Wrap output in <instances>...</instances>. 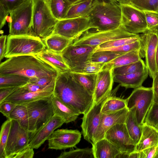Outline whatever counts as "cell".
<instances>
[{
    "instance_id": "6da1fadb",
    "label": "cell",
    "mask_w": 158,
    "mask_h": 158,
    "mask_svg": "<svg viewBox=\"0 0 158 158\" xmlns=\"http://www.w3.org/2000/svg\"><path fill=\"white\" fill-rule=\"evenodd\" d=\"M53 94L62 102L80 114H84L94 101L93 96L68 71L58 72Z\"/></svg>"
},
{
    "instance_id": "7a4b0ae2",
    "label": "cell",
    "mask_w": 158,
    "mask_h": 158,
    "mask_svg": "<svg viewBox=\"0 0 158 158\" xmlns=\"http://www.w3.org/2000/svg\"><path fill=\"white\" fill-rule=\"evenodd\" d=\"M58 73L54 67L35 55L11 57L0 64V75L16 74L31 78L56 77Z\"/></svg>"
},
{
    "instance_id": "3957f363",
    "label": "cell",
    "mask_w": 158,
    "mask_h": 158,
    "mask_svg": "<svg viewBox=\"0 0 158 158\" xmlns=\"http://www.w3.org/2000/svg\"><path fill=\"white\" fill-rule=\"evenodd\" d=\"M88 17L91 29L97 31L114 30L122 25L120 4L109 0H94Z\"/></svg>"
},
{
    "instance_id": "277c9868",
    "label": "cell",
    "mask_w": 158,
    "mask_h": 158,
    "mask_svg": "<svg viewBox=\"0 0 158 158\" xmlns=\"http://www.w3.org/2000/svg\"><path fill=\"white\" fill-rule=\"evenodd\" d=\"M32 35L43 41L53 32L58 20L53 15L49 0H32Z\"/></svg>"
},
{
    "instance_id": "5b68a950",
    "label": "cell",
    "mask_w": 158,
    "mask_h": 158,
    "mask_svg": "<svg viewBox=\"0 0 158 158\" xmlns=\"http://www.w3.org/2000/svg\"><path fill=\"white\" fill-rule=\"evenodd\" d=\"M43 41L40 38L29 35L7 36L5 57L28 55H36L46 48Z\"/></svg>"
},
{
    "instance_id": "8992f818",
    "label": "cell",
    "mask_w": 158,
    "mask_h": 158,
    "mask_svg": "<svg viewBox=\"0 0 158 158\" xmlns=\"http://www.w3.org/2000/svg\"><path fill=\"white\" fill-rule=\"evenodd\" d=\"M51 98L36 100L24 105L26 106L28 112V131L30 133L38 130L55 114Z\"/></svg>"
},
{
    "instance_id": "52a82bcc",
    "label": "cell",
    "mask_w": 158,
    "mask_h": 158,
    "mask_svg": "<svg viewBox=\"0 0 158 158\" xmlns=\"http://www.w3.org/2000/svg\"><path fill=\"white\" fill-rule=\"evenodd\" d=\"M152 87L141 86L135 89L126 99L127 106L133 111L138 124L142 125L146 116L153 102Z\"/></svg>"
},
{
    "instance_id": "ba28073f",
    "label": "cell",
    "mask_w": 158,
    "mask_h": 158,
    "mask_svg": "<svg viewBox=\"0 0 158 158\" xmlns=\"http://www.w3.org/2000/svg\"><path fill=\"white\" fill-rule=\"evenodd\" d=\"M9 34L32 35V0H27L10 13Z\"/></svg>"
},
{
    "instance_id": "9c48e42d",
    "label": "cell",
    "mask_w": 158,
    "mask_h": 158,
    "mask_svg": "<svg viewBox=\"0 0 158 158\" xmlns=\"http://www.w3.org/2000/svg\"><path fill=\"white\" fill-rule=\"evenodd\" d=\"M139 35L127 31L122 25L119 27L110 30L93 32L87 31L81 37L74 40L73 44L76 45L97 46L112 40Z\"/></svg>"
},
{
    "instance_id": "30bf717a",
    "label": "cell",
    "mask_w": 158,
    "mask_h": 158,
    "mask_svg": "<svg viewBox=\"0 0 158 158\" xmlns=\"http://www.w3.org/2000/svg\"><path fill=\"white\" fill-rule=\"evenodd\" d=\"M122 14V25L130 33L138 34L147 30L144 11L130 3H119Z\"/></svg>"
},
{
    "instance_id": "8fae6325",
    "label": "cell",
    "mask_w": 158,
    "mask_h": 158,
    "mask_svg": "<svg viewBox=\"0 0 158 158\" xmlns=\"http://www.w3.org/2000/svg\"><path fill=\"white\" fill-rule=\"evenodd\" d=\"M73 42L61 53L70 71L77 72L86 62L90 61V57L96 46L76 45L73 44Z\"/></svg>"
},
{
    "instance_id": "7c38bea8",
    "label": "cell",
    "mask_w": 158,
    "mask_h": 158,
    "mask_svg": "<svg viewBox=\"0 0 158 158\" xmlns=\"http://www.w3.org/2000/svg\"><path fill=\"white\" fill-rule=\"evenodd\" d=\"M90 29L89 17L64 19L58 21L52 34L74 40Z\"/></svg>"
},
{
    "instance_id": "4fadbf2b",
    "label": "cell",
    "mask_w": 158,
    "mask_h": 158,
    "mask_svg": "<svg viewBox=\"0 0 158 158\" xmlns=\"http://www.w3.org/2000/svg\"><path fill=\"white\" fill-rule=\"evenodd\" d=\"M30 133L16 120H12L5 149V158H13L19 152L29 146Z\"/></svg>"
},
{
    "instance_id": "5bb4252c",
    "label": "cell",
    "mask_w": 158,
    "mask_h": 158,
    "mask_svg": "<svg viewBox=\"0 0 158 158\" xmlns=\"http://www.w3.org/2000/svg\"><path fill=\"white\" fill-rule=\"evenodd\" d=\"M104 138L121 152L129 154L135 151L136 145L130 136L125 123L113 126L106 132Z\"/></svg>"
},
{
    "instance_id": "9a60e30c",
    "label": "cell",
    "mask_w": 158,
    "mask_h": 158,
    "mask_svg": "<svg viewBox=\"0 0 158 158\" xmlns=\"http://www.w3.org/2000/svg\"><path fill=\"white\" fill-rule=\"evenodd\" d=\"M109 95L98 103L93 102L90 108L83 114L82 118L81 133L84 139L92 145L95 143V135L102 114L101 112L102 105Z\"/></svg>"
},
{
    "instance_id": "2e32d148",
    "label": "cell",
    "mask_w": 158,
    "mask_h": 158,
    "mask_svg": "<svg viewBox=\"0 0 158 158\" xmlns=\"http://www.w3.org/2000/svg\"><path fill=\"white\" fill-rule=\"evenodd\" d=\"M56 78H54L44 89L38 92H31L22 86L18 87L4 101L17 104L24 105L36 100L51 97L53 94Z\"/></svg>"
},
{
    "instance_id": "e0dca14e",
    "label": "cell",
    "mask_w": 158,
    "mask_h": 158,
    "mask_svg": "<svg viewBox=\"0 0 158 158\" xmlns=\"http://www.w3.org/2000/svg\"><path fill=\"white\" fill-rule=\"evenodd\" d=\"M81 135L77 130L54 131L48 139V149L62 150L75 147L80 141Z\"/></svg>"
},
{
    "instance_id": "ac0fdd59",
    "label": "cell",
    "mask_w": 158,
    "mask_h": 158,
    "mask_svg": "<svg viewBox=\"0 0 158 158\" xmlns=\"http://www.w3.org/2000/svg\"><path fill=\"white\" fill-rule=\"evenodd\" d=\"M141 36L143 45L145 64L149 75L153 79L157 72L155 56L158 44V29H147Z\"/></svg>"
},
{
    "instance_id": "d6986e66",
    "label": "cell",
    "mask_w": 158,
    "mask_h": 158,
    "mask_svg": "<svg viewBox=\"0 0 158 158\" xmlns=\"http://www.w3.org/2000/svg\"><path fill=\"white\" fill-rule=\"evenodd\" d=\"M65 123L64 120L55 114L43 127L36 132L30 133L29 147L37 149L47 140L53 132Z\"/></svg>"
},
{
    "instance_id": "ffe728a7",
    "label": "cell",
    "mask_w": 158,
    "mask_h": 158,
    "mask_svg": "<svg viewBox=\"0 0 158 158\" xmlns=\"http://www.w3.org/2000/svg\"><path fill=\"white\" fill-rule=\"evenodd\" d=\"M113 69H102L97 73L94 101L100 102L110 94L114 81Z\"/></svg>"
},
{
    "instance_id": "44dd1931",
    "label": "cell",
    "mask_w": 158,
    "mask_h": 158,
    "mask_svg": "<svg viewBox=\"0 0 158 158\" xmlns=\"http://www.w3.org/2000/svg\"><path fill=\"white\" fill-rule=\"evenodd\" d=\"M129 111L128 109L126 107L114 113L102 114L95 135L94 143L104 138L106 132L113 126L125 123Z\"/></svg>"
},
{
    "instance_id": "7402d4cb",
    "label": "cell",
    "mask_w": 158,
    "mask_h": 158,
    "mask_svg": "<svg viewBox=\"0 0 158 158\" xmlns=\"http://www.w3.org/2000/svg\"><path fill=\"white\" fill-rule=\"evenodd\" d=\"M158 146V130L143 123L142 125V134L135 151L140 152L152 147Z\"/></svg>"
},
{
    "instance_id": "603a6c76",
    "label": "cell",
    "mask_w": 158,
    "mask_h": 158,
    "mask_svg": "<svg viewBox=\"0 0 158 158\" xmlns=\"http://www.w3.org/2000/svg\"><path fill=\"white\" fill-rule=\"evenodd\" d=\"M148 75L147 69L127 75H114V81L126 89H135L141 86Z\"/></svg>"
},
{
    "instance_id": "cb8c5ba5",
    "label": "cell",
    "mask_w": 158,
    "mask_h": 158,
    "mask_svg": "<svg viewBox=\"0 0 158 158\" xmlns=\"http://www.w3.org/2000/svg\"><path fill=\"white\" fill-rule=\"evenodd\" d=\"M94 158H118L121 152L117 148L105 138L92 145Z\"/></svg>"
},
{
    "instance_id": "d4e9b609",
    "label": "cell",
    "mask_w": 158,
    "mask_h": 158,
    "mask_svg": "<svg viewBox=\"0 0 158 158\" xmlns=\"http://www.w3.org/2000/svg\"><path fill=\"white\" fill-rule=\"evenodd\" d=\"M51 101L55 114L63 119L65 123H68L75 121L80 114L54 94L52 97Z\"/></svg>"
},
{
    "instance_id": "484cf974",
    "label": "cell",
    "mask_w": 158,
    "mask_h": 158,
    "mask_svg": "<svg viewBox=\"0 0 158 158\" xmlns=\"http://www.w3.org/2000/svg\"><path fill=\"white\" fill-rule=\"evenodd\" d=\"M145 57L143 51L135 50L123 54L105 64L102 69H114L137 62Z\"/></svg>"
},
{
    "instance_id": "4316f807",
    "label": "cell",
    "mask_w": 158,
    "mask_h": 158,
    "mask_svg": "<svg viewBox=\"0 0 158 158\" xmlns=\"http://www.w3.org/2000/svg\"><path fill=\"white\" fill-rule=\"evenodd\" d=\"M35 55L51 64L58 72L70 71L65 63L61 53L54 52L45 48L40 53Z\"/></svg>"
},
{
    "instance_id": "83f0119b",
    "label": "cell",
    "mask_w": 158,
    "mask_h": 158,
    "mask_svg": "<svg viewBox=\"0 0 158 158\" xmlns=\"http://www.w3.org/2000/svg\"><path fill=\"white\" fill-rule=\"evenodd\" d=\"M119 85H120L112 91L103 103L101 109L102 114L113 113L127 107L126 99H123L115 96Z\"/></svg>"
},
{
    "instance_id": "f1b7e54d",
    "label": "cell",
    "mask_w": 158,
    "mask_h": 158,
    "mask_svg": "<svg viewBox=\"0 0 158 158\" xmlns=\"http://www.w3.org/2000/svg\"><path fill=\"white\" fill-rule=\"evenodd\" d=\"M94 0H83L72 4L64 19L88 17Z\"/></svg>"
},
{
    "instance_id": "f546056e",
    "label": "cell",
    "mask_w": 158,
    "mask_h": 158,
    "mask_svg": "<svg viewBox=\"0 0 158 158\" xmlns=\"http://www.w3.org/2000/svg\"><path fill=\"white\" fill-rule=\"evenodd\" d=\"M74 40L56 34H52L43 40L47 49L61 53Z\"/></svg>"
},
{
    "instance_id": "4dcf8cb0",
    "label": "cell",
    "mask_w": 158,
    "mask_h": 158,
    "mask_svg": "<svg viewBox=\"0 0 158 158\" xmlns=\"http://www.w3.org/2000/svg\"><path fill=\"white\" fill-rule=\"evenodd\" d=\"M30 78L16 74L0 75V88L19 87L29 82Z\"/></svg>"
},
{
    "instance_id": "1f68e13d",
    "label": "cell",
    "mask_w": 158,
    "mask_h": 158,
    "mask_svg": "<svg viewBox=\"0 0 158 158\" xmlns=\"http://www.w3.org/2000/svg\"><path fill=\"white\" fill-rule=\"evenodd\" d=\"M49 3L53 15L58 20L65 19L72 4L68 0H49Z\"/></svg>"
},
{
    "instance_id": "d6a6232c",
    "label": "cell",
    "mask_w": 158,
    "mask_h": 158,
    "mask_svg": "<svg viewBox=\"0 0 158 158\" xmlns=\"http://www.w3.org/2000/svg\"><path fill=\"white\" fill-rule=\"evenodd\" d=\"M125 123L129 135L136 145L142 134V125L137 123L134 113L129 110Z\"/></svg>"
},
{
    "instance_id": "836d02e7",
    "label": "cell",
    "mask_w": 158,
    "mask_h": 158,
    "mask_svg": "<svg viewBox=\"0 0 158 158\" xmlns=\"http://www.w3.org/2000/svg\"><path fill=\"white\" fill-rule=\"evenodd\" d=\"M7 118L16 121L23 128L28 131V117L25 105L17 104Z\"/></svg>"
},
{
    "instance_id": "e575fe53",
    "label": "cell",
    "mask_w": 158,
    "mask_h": 158,
    "mask_svg": "<svg viewBox=\"0 0 158 158\" xmlns=\"http://www.w3.org/2000/svg\"><path fill=\"white\" fill-rule=\"evenodd\" d=\"M146 69L144 61L141 59L137 62L114 68L113 73L114 75H123L142 71Z\"/></svg>"
},
{
    "instance_id": "d590c367",
    "label": "cell",
    "mask_w": 158,
    "mask_h": 158,
    "mask_svg": "<svg viewBox=\"0 0 158 158\" xmlns=\"http://www.w3.org/2000/svg\"><path fill=\"white\" fill-rule=\"evenodd\" d=\"M72 73L78 81L93 96L97 73Z\"/></svg>"
},
{
    "instance_id": "8d00e7d4",
    "label": "cell",
    "mask_w": 158,
    "mask_h": 158,
    "mask_svg": "<svg viewBox=\"0 0 158 158\" xmlns=\"http://www.w3.org/2000/svg\"><path fill=\"white\" fill-rule=\"evenodd\" d=\"M58 158H94L92 148L71 149L62 152Z\"/></svg>"
},
{
    "instance_id": "74e56055",
    "label": "cell",
    "mask_w": 158,
    "mask_h": 158,
    "mask_svg": "<svg viewBox=\"0 0 158 158\" xmlns=\"http://www.w3.org/2000/svg\"><path fill=\"white\" fill-rule=\"evenodd\" d=\"M141 35L136 37L121 38L110 41L96 46L94 52L104 48L117 47L130 44L141 40Z\"/></svg>"
},
{
    "instance_id": "f35d334b",
    "label": "cell",
    "mask_w": 158,
    "mask_h": 158,
    "mask_svg": "<svg viewBox=\"0 0 158 158\" xmlns=\"http://www.w3.org/2000/svg\"><path fill=\"white\" fill-rule=\"evenodd\" d=\"M124 54L106 50L98 51L92 54L90 61L106 63Z\"/></svg>"
},
{
    "instance_id": "ab89813d",
    "label": "cell",
    "mask_w": 158,
    "mask_h": 158,
    "mask_svg": "<svg viewBox=\"0 0 158 158\" xmlns=\"http://www.w3.org/2000/svg\"><path fill=\"white\" fill-rule=\"evenodd\" d=\"M12 120L9 119L2 125L0 135V158H5V149L8 139Z\"/></svg>"
},
{
    "instance_id": "60d3db41",
    "label": "cell",
    "mask_w": 158,
    "mask_h": 158,
    "mask_svg": "<svg viewBox=\"0 0 158 158\" xmlns=\"http://www.w3.org/2000/svg\"><path fill=\"white\" fill-rule=\"evenodd\" d=\"M104 50L109 51L123 53H125L135 50L144 51L142 39L141 40H137L130 44L117 47L104 48L99 51Z\"/></svg>"
},
{
    "instance_id": "b9f144b4",
    "label": "cell",
    "mask_w": 158,
    "mask_h": 158,
    "mask_svg": "<svg viewBox=\"0 0 158 158\" xmlns=\"http://www.w3.org/2000/svg\"><path fill=\"white\" fill-rule=\"evenodd\" d=\"M129 3L143 11L158 13V0H131Z\"/></svg>"
},
{
    "instance_id": "7bdbcfd3",
    "label": "cell",
    "mask_w": 158,
    "mask_h": 158,
    "mask_svg": "<svg viewBox=\"0 0 158 158\" xmlns=\"http://www.w3.org/2000/svg\"><path fill=\"white\" fill-rule=\"evenodd\" d=\"M143 123L158 130V104L153 102L146 116Z\"/></svg>"
},
{
    "instance_id": "ee69618b",
    "label": "cell",
    "mask_w": 158,
    "mask_h": 158,
    "mask_svg": "<svg viewBox=\"0 0 158 158\" xmlns=\"http://www.w3.org/2000/svg\"><path fill=\"white\" fill-rule=\"evenodd\" d=\"M105 63L89 61L77 72L87 73H97L102 69Z\"/></svg>"
},
{
    "instance_id": "f6af8a7d",
    "label": "cell",
    "mask_w": 158,
    "mask_h": 158,
    "mask_svg": "<svg viewBox=\"0 0 158 158\" xmlns=\"http://www.w3.org/2000/svg\"><path fill=\"white\" fill-rule=\"evenodd\" d=\"M148 30L158 29V13L144 11Z\"/></svg>"
},
{
    "instance_id": "bcb514c9",
    "label": "cell",
    "mask_w": 158,
    "mask_h": 158,
    "mask_svg": "<svg viewBox=\"0 0 158 158\" xmlns=\"http://www.w3.org/2000/svg\"><path fill=\"white\" fill-rule=\"evenodd\" d=\"M26 0H0V4L10 13L18 8Z\"/></svg>"
},
{
    "instance_id": "7dc6e473",
    "label": "cell",
    "mask_w": 158,
    "mask_h": 158,
    "mask_svg": "<svg viewBox=\"0 0 158 158\" xmlns=\"http://www.w3.org/2000/svg\"><path fill=\"white\" fill-rule=\"evenodd\" d=\"M16 105L10 102L4 101L0 103V111L7 118Z\"/></svg>"
},
{
    "instance_id": "c3c4849f",
    "label": "cell",
    "mask_w": 158,
    "mask_h": 158,
    "mask_svg": "<svg viewBox=\"0 0 158 158\" xmlns=\"http://www.w3.org/2000/svg\"><path fill=\"white\" fill-rule=\"evenodd\" d=\"M55 77H56L53 76H44L37 78H30L29 82L45 87L49 85Z\"/></svg>"
},
{
    "instance_id": "681fc988",
    "label": "cell",
    "mask_w": 158,
    "mask_h": 158,
    "mask_svg": "<svg viewBox=\"0 0 158 158\" xmlns=\"http://www.w3.org/2000/svg\"><path fill=\"white\" fill-rule=\"evenodd\" d=\"M158 149V146L145 149L140 152V158H154Z\"/></svg>"
},
{
    "instance_id": "f907efd6",
    "label": "cell",
    "mask_w": 158,
    "mask_h": 158,
    "mask_svg": "<svg viewBox=\"0 0 158 158\" xmlns=\"http://www.w3.org/2000/svg\"><path fill=\"white\" fill-rule=\"evenodd\" d=\"M33 149L28 146L15 154L13 158H32L34 154Z\"/></svg>"
},
{
    "instance_id": "816d5d0a",
    "label": "cell",
    "mask_w": 158,
    "mask_h": 158,
    "mask_svg": "<svg viewBox=\"0 0 158 158\" xmlns=\"http://www.w3.org/2000/svg\"><path fill=\"white\" fill-rule=\"evenodd\" d=\"M18 87H13L0 88V103L3 102Z\"/></svg>"
},
{
    "instance_id": "f5cc1de1",
    "label": "cell",
    "mask_w": 158,
    "mask_h": 158,
    "mask_svg": "<svg viewBox=\"0 0 158 158\" xmlns=\"http://www.w3.org/2000/svg\"><path fill=\"white\" fill-rule=\"evenodd\" d=\"M152 87L153 90V102L158 104V72H157L154 78L152 79Z\"/></svg>"
},
{
    "instance_id": "db71d44e",
    "label": "cell",
    "mask_w": 158,
    "mask_h": 158,
    "mask_svg": "<svg viewBox=\"0 0 158 158\" xmlns=\"http://www.w3.org/2000/svg\"><path fill=\"white\" fill-rule=\"evenodd\" d=\"M7 36L2 35L0 37V61L5 57L6 48Z\"/></svg>"
},
{
    "instance_id": "11a10c76",
    "label": "cell",
    "mask_w": 158,
    "mask_h": 158,
    "mask_svg": "<svg viewBox=\"0 0 158 158\" xmlns=\"http://www.w3.org/2000/svg\"><path fill=\"white\" fill-rule=\"evenodd\" d=\"M10 12L0 4V28L1 29L5 25L6 18Z\"/></svg>"
},
{
    "instance_id": "9f6ffc18",
    "label": "cell",
    "mask_w": 158,
    "mask_h": 158,
    "mask_svg": "<svg viewBox=\"0 0 158 158\" xmlns=\"http://www.w3.org/2000/svg\"><path fill=\"white\" fill-rule=\"evenodd\" d=\"M22 86L28 91L31 92L39 91L46 87L41 86L29 82Z\"/></svg>"
},
{
    "instance_id": "6f0895ef",
    "label": "cell",
    "mask_w": 158,
    "mask_h": 158,
    "mask_svg": "<svg viewBox=\"0 0 158 158\" xmlns=\"http://www.w3.org/2000/svg\"><path fill=\"white\" fill-rule=\"evenodd\" d=\"M128 158H140V152L134 151L129 153Z\"/></svg>"
},
{
    "instance_id": "680465c9",
    "label": "cell",
    "mask_w": 158,
    "mask_h": 158,
    "mask_svg": "<svg viewBox=\"0 0 158 158\" xmlns=\"http://www.w3.org/2000/svg\"><path fill=\"white\" fill-rule=\"evenodd\" d=\"M155 62L157 71L158 72V44L157 47L156 53Z\"/></svg>"
},
{
    "instance_id": "91938a15",
    "label": "cell",
    "mask_w": 158,
    "mask_h": 158,
    "mask_svg": "<svg viewBox=\"0 0 158 158\" xmlns=\"http://www.w3.org/2000/svg\"><path fill=\"white\" fill-rule=\"evenodd\" d=\"M131 0H119V3H129Z\"/></svg>"
},
{
    "instance_id": "94428289",
    "label": "cell",
    "mask_w": 158,
    "mask_h": 158,
    "mask_svg": "<svg viewBox=\"0 0 158 158\" xmlns=\"http://www.w3.org/2000/svg\"><path fill=\"white\" fill-rule=\"evenodd\" d=\"M72 4L80 2L83 0H68Z\"/></svg>"
},
{
    "instance_id": "6125c7cd",
    "label": "cell",
    "mask_w": 158,
    "mask_h": 158,
    "mask_svg": "<svg viewBox=\"0 0 158 158\" xmlns=\"http://www.w3.org/2000/svg\"><path fill=\"white\" fill-rule=\"evenodd\" d=\"M109 0L112 1V2H118L119 0Z\"/></svg>"
}]
</instances>
